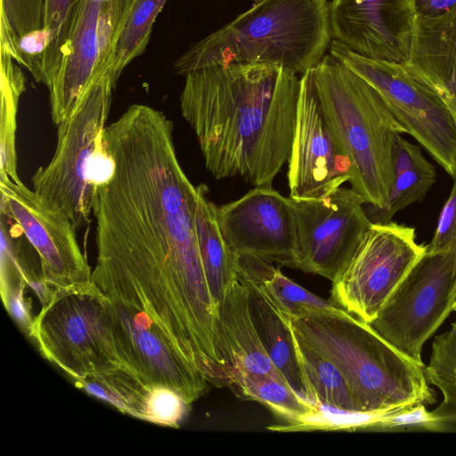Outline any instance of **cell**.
I'll return each mask as SVG.
<instances>
[{"mask_svg": "<svg viewBox=\"0 0 456 456\" xmlns=\"http://www.w3.org/2000/svg\"><path fill=\"white\" fill-rule=\"evenodd\" d=\"M167 0H126L110 69L118 79L124 69L146 49L153 24Z\"/></svg>", "mask_w": 456, "mask_h": 456, "instance_id": "obj_24", "label": "cell"}, {"mask_svg": "<svg viewBox=\"0 0 456 456\" xmlns=\"http://www.w3.org/2000/svg\"><path fill=\"white\" fill-rule=\"evenodd\" d=\"M399 134L393 147L394 178L389 196L382 208L367 205L371 223H388L398 212L421 202L436 183L434 166L426 159L419 146ZM366 205V204H365Z\"/></svg>", "mask_w": 456, "mask_h": 456, "instance_id": "obj_21", "label": "cell"}, {"mask_svg": "<svg viewBox=\"0 0 456 456\" xmlns=\"http://www.w3.org/2000/svg\"><path fill=\"white\" fill-rule=\"evenodd\" d=\"M296 340L305 377L319 403L337 409L361 411L338 367L318 351Z\"/></svg>", "mask_w": 456, "mask_h": 456, "instance_id": "obj_25", "label": "cell"}, {"mask_svg": "<svg viewBox=\"0 0 456 456\" xmlns=\"http://www.w3.org/2000/svg\"><path fill=\"white\" fill-rule=\"evenodd\" d=\"M286 317L297 340L338 367L361 411H387L435 402L424 366L410 360L352 314Z\"/></svg>", "mask_w": 456, "mask_h": 456, "instance_id": "obj_5", "label": "cell"}, {"mask_svg": "<svg viewBox=\"0 0 456 456\" xmlns=\"http://www.w3.org/2000/svg\"><path fill=\"white\" fill-rule=\"evenodd\" d=\"M1 53L0 178L20 183L17 172L16 119L25 78L10 54Z\"/></svg>", "mask_w": 456, "mask_h": 456, "instance_id": "obj_23", "label": "cell"}, {"mask_svg": "<svg viewBox=\"0 0 456 456\" xmlns=\"http://www.w3.org/2000/svg\"><path fill=\"white\" fill-rule=\"evenodd\" d=\"M1 213L10 216L36 249L43 280L54 289H83L92 271L76 237V228L61 212L46 206L22 182L0 178Z\"/></svg>", "mask_w": 456, "mask_h": 456, "instance_id": "obj_13", "label": "cell"}, {"mask_svg": "<svg viewBox=\"0 0 456 456\" xmlns=\"http://www.w3.org/2000/svg\"><path fill=\"white\" fill-rule=\"evenodd\" d=\"M328 53L366 80L405 133L456 178V115L430 83L406 62L369 59L334 39Z\"/></svg>", "mask_w": 456, "mask_h": 456, "instance_id": "obj_8", "label": "cell"}, {"mask_svg": "<svg viewBox=\"0 0 456 456\" xmlns=\"http://www.w3.org/2000/svg\"><path fill=\"white\" fill-rule=\"evenodd\" d=\"M126 0H80L56 77L48 89L53 122L74 110L89 85L110 66Z\"/></svg>", "mask_w": 456, "mask_h": 456, "instance_id": "obj_12", "label": "cell"}, {"mask_svg": "<svg viewBox=\"0 0 456 456\" xmlns=\"http://www.w3.org/2000/svg\"><path fill=\"white\" fill-rule=\"evenodd\" d=\"M311 73L326 118L351 161V188L366 205L382 208L393 183L395 138L405 129L366 80L329 53Z\"/></svg>", "mask_w": 456, "mask_h": 456, "instance_id": "obj_6", "label": "cell"}, {"mask_svg": "<svg viewBox=\"0 0 456 456\" xmlns=\"http://www.w3.org/2000/svg\"><path fill=\"white\" fill-rule=\"evenodd\" d=\"M417 13L413 0H331L334 40L373 60L406 62Z\"/></svg>", "mask_w": 456, "mask_h": 456, "instance_id": "obj_16", "label": "cell"}, {"mask_svg": "<svg viewBox=\"0 0 456 456\" xmlns=\"http://www.w3.org/2000/svg\"><path fill=\"white\" fill-rule=\"evenodd\" d=\"M456 244L426 252L411 267L370 324L412 362L424 366L426 340L452 312Z\"/></svg>", "mask_w": 456, "mask_h": 456, "instance_id": "obj_9", "label": "cell"}, {"mask_svg": "<svg viewBox=\"0 0 456 456\" xmlns=\"http://www.w3.org/2000/svg\"><path fill=\"white\" fill-rule=\"evenodd\" d=\"M219 314L235 369L229 387L248 379L273 378L285 380L265 349L251 317L248 288L238 277L227 290Z\"/></svg>", "mask_w": 456, "mask_h": 456, "instance_id": "obj_18", "label": "cell"}, {"mask_svg": "<svg viewBox=\"0 0 456 456\" xmlns=\"http://www.w3.org/2000/svg\"><path fill=\"white\" fill-rule=\"evenodd\" d=\"M184 77L181 113L207 169L216 179L240 176L254 187H273L290 155L300 76L273 65L233 62Z\"/></svg>", "mask_w": 456, "mask_h": 456, "instance_id": "obj_2", "label": "cell"}, {"mask_svg": "<svg viewBox=\"0 0 456 456\" xmlns=\"http://www.w3.org/2000/svg\"><path fill=\"white\" fill-rule=\"evenodd\" d=\"M112 160L94 186L96 265L92 278L119 289L172 339H202L221 327L199 249L197 186L176 155L173 123L133 104L103 132Z\"/></svg>", "mask_w": 456, "mask_h": 456, "instance_id": "obj_1", "label": "cell"}, {"mask_svg": "<svg viewBox=\"0 0 456 456\" xmlns=\"http://www.w3.org/2000/svg\"><path fill=\"white\" fill-rule=\"evenodd\" d=\"M246 285L253 322L273 364L298 395L312 405H319L302 367L297 340L288 318L256 289Z\"/></svg>", "mask_w": 456, "mask_h": 456, "instance_id": "obj_20", "label": "cell"}, {"mask_svg": "<svg viewBox=\"0 0 456 456\" xmlns=\"http://www.w3.org/2000/svg\"><path fill=\"white\" fill-rule=\"evenodd\" d=\"M117 81L109 69L89 85L72 113L57 126L58 140L52 159L31 179L38 198L64 214L76 229L87 224L93 209V167L102 149Z\"/></svg>", "mask_w": 456, "mask_h": 456, "instance_id": "obj_7", "label": "cell"}, {"mask_svg": "<svg viewBox=\"0 0 456 456\" xmlns=\"http://www.w3.org/2000/svg\"><path fill=\"white\" fill-rule=\"evenodd\" d=\"M453 325H454V326H455V328H456V322H455V323H453ZM455 375H456V370H455Z\"/></svg>", "mask_w": 456, "mask_h": 456, "instance_id": "obj_35", "label": "cell"}, {"mask_svg": "<svg viewBox=\"0 0 456 456\" xmlns=\"http://www.w3.org/2000/svg\"><path fill=\"white\" fill-rule=\"evenodd\" d=\"M297 224L296 269L331 281L352 259L370 226L362 198L339 187L320 199L291 198Z\"/></svg>", "mask_w": 456, "mask_h": 456, "instance_id": "obj_11", "label": "cell"}, {"mask_svg": "<svg viewBox=\"0 0 456 456\" xmlns=\"http://www.w3.org/2000/svg\"><path fill=\"white\" fill-rule=\"evenodd\" d=\"M418 17L443 15L456 8V0H413Z\"/></svg>", "mask_w": 456, "mask_h": 456, "instance_id": "obj_33", "label": "cell"}, {"mask_svg": "<svg viewBox=\"0 0 456 456\" xmlns=\"http://www.w3.org/2000/svg\"><path fill=\"white\" fill-rule=\"evenodd\" d=\"M456 328L436 337L433 343L430 364L425 369L428 383L444 394V403H456Z\"/></svg>", "mask_w": 456, "mask_h": 456, "instance_id": "obj_29", "label": "cell"}, {"mask_svg": "<svg viewBox=\"0 0 456 456\" xmlns=\"http://www.w3.org/2000/svg\"><path fill=\"white\" fill-rule=\"evenodd\" d=\"M426 249L417 243L414 228L393 221L372 223L352 259L332 281L330 300L370 324Z\"/></svg>", "mask_w": 456, "mask_h": 456, "instance_id": "obj_10", "label": "cell"}, {"mask_svg": "<svg viewBox=\"0 0 456 456\" xmlns=\"http://www.w3.org/2000/svg\"><path fill=\"white\" fill-rule=\"evenodd\" d=\"M456 244V178L449 198L445 201L433 238L427 250L439 251Z\"/></svg>", "mask_w": 456, "mask_h": 456, "instance_id": "obj_32", "label": "cell"}, {"mask_svg": "<svg viewBox=\"0 0 456 456\" xmlns=\"http://www.w3.org/2000/svg\"><path fill=\"white\" fill-rule=\"evenodd\" d=\"M237 277L256 289L281 314L299 317L315 314L346 315L332 300L322 298L291 281L273 263L249 254H235Z\"/></svg>", "mask_w": 456, "mask_h": 456, "instance_id": "obj_19", "label": "cell"}, {"mask_svg": "<svg viewBox=\"0 0 456 456\" xmlns=\"http://www.w3.org/2000/svg\"><path fill=\"white\" fill-rule=\"evenodd\" d=\"M444 418L427 411L424 403H416L405 407L382 411L375 429L395 428H436Z\"/></svg>", "mask_w": 456, "mask_h": 456, "instance_id": "obj_31", "label": "cell"}, {"mask_svg": "<svg viewBox=\"0 0 456 456\" xmlns=\"http://www.w3.org/2000/svg\"><path fill=\"white\" fill-rule=\"evenodd\" d=\"M451 305L452 311L456 312V281L452 289V297H451Z\"/></svg>", "mask_w": 456, "mask_h": 456, "instance_id": "obj_34", "label": "cell"}, {"mask_svg": "<svg viewBox=\"0 0 456 456\" xmlns=\"http://www.w3.org/2000/svg\"><path fill=\"white\" fill-rule=\"evenodd\" d=\"M28 335L42 355L88 393L123 413L142 419L146 388L126 367L115 340L102 295L91 283L54 289L33 319Z\"/></svg>", "mask_w": 456, "mask_h": 456, "instance_id": "obj_3", "label": "cell"}, {"mask_svg": "<svg viewBox=\"0 0 456 456\" xmlns=\"http://www.w3.org/2000/svg\"><path fill=\"white\" fill-rule=\"evenodd\" d=\"M222 234L235 254H249L290 268L297 265V236L290 197L255 187L216 207Z\"/></svg>", "mask_w": 456, "mask_h": 456, "instance_id": "obj_15", "label": "cell"}, {"mask_svg": "<svg viewBox=\"0 0 456 456\" xmlns=\"http://www.w3.org/2000/svg\"><path fill=\"white\" fill-rule=\"evenodd\" d=\"M208 187L197 186L195 225L206 278L218 310L237 278L235 253L225 241L216 218V207L208 198Z\"/></svg>", "mask_w": 456, "mask_h": 456, "instance_id": "obj_22", "label": "cell"}, {"mask_svg": "<svg viewBox=\"0 0 456 456\" xmlns=\"http://www.w3.org/2000/svg\"><path fill=\"white\" fill-rule=\"evenodd\" d=\"M0 1V49L11 54L19 37L43 28L45 0Z\"/></svg>", "mask_w": 456, "mask_h": 456, "instance_id": "obj_28", "label": "cell"}, {"mask_svg": "<svg viewBox=\"0 0 456 456\" xmlns=\"http://www.w3.org/2000/svg\"><path fill=\"white\" fill-rule=\"evenodd\" d=\"M255 1H257V0H255Z\"/></svg>", "mask_w": 456, "mask_h": 456, "instance_id": "obj_36", "label": "cell"}, {"mask_svg": "<svg viewBox=\"0 0 456 456\" xmlns=\"http://www.w3.org/2000/svg\"><path fill=\"white\" fill-rule=\"evenodd\" d=\"M406 63L456 115V8L436 17H417Z\"/></svg>", "mask_w": 456, "mask_h": 456, "instance_id": "obj_17", "label": "cell"}, {"mask_svg": "<svg viewBox=\"0 0 456 456\" xmlns=\"http://www.w3.org/2000/svg\"><path fill=\"white\" fill-rule=\"evenodd\" d=\"M80 0H45L42 31L47 41L39 83L49 89L59 69Z\"/></svg>", "mask_w": 456, "mask_h": 456, "instance_id": "obj_27", "label": "cell"}, {"mask_svg": "<svg viewBox=\"0 0 456 456\" xmlns=\"http://www.w3.org/2000/svg\"><path fill=\"white\" fill-rule=\"evenodd\" d=\"M332 40L328 0H257L192 45L174 69L184 77L211 65L260 63L301 76L323 59Z\"/></svg>", "mask_w": 456, "mask_h": 456, "instance_id": "obj_4", "label": "cell"}, {"mask_svg": "<svg viewBox=\"0 0 456 456\" xmlns=\"http://www.w3.org/2000/svg\"><path fill=\"white\" fill-rule=\"evenodd\" d=\"M189 405L175 391L155 387L147 395L143 420L160 426L178 428L187 413Z\"/></svg>", "mask_w": 456, "mask_h": 456, "instance_id": "obj_30", "label": "cell"}, {"mask_svg": "<svg viewBox=\"0 0 456 456\" xmlns=\"http://www.w3.org/2000/svg\"><path fill=\"white\" fill-rule=\"evenodd\" d=\"M289 197L320 199L350 182L353 167L322 110L311 70L300 76L293 142L289 158Z\"/></svg>", "mask_w": 456, "mask_h": 456, "instance_id": "obj_14", "label": "cell"}, {"mask_svg": "<svg viewBox=\"0 0 456 456\" xmlns=\"http://www.w3.org/2000/svg\"><path fill=\"white\" fill-rule=\"evenodd\" d=\"M239 397L256 401L282 419L287 426L299 423L318 410L298 395L283 379H248L231 388Z\"/></svg>", "mask_w": 456, "mask_h": 456, "instance_id": "obj_26", "label": "cell"}]
</instances>
